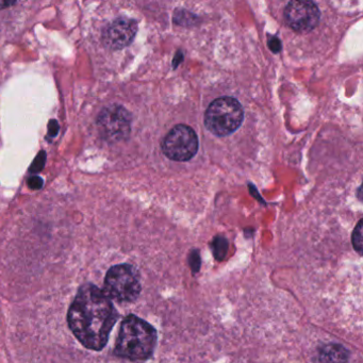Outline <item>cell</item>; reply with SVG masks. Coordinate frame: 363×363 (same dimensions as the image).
<instances>
[{"label":"cell","instance_id":"1","mask_svg":"<svg viewBox=\"0 0 363 363\" xmlns=\"http://www.w3.org/2000/svg\"><path fill=\"white\" fill-rule=\"evenodd\" d=\"M117 317L109 296L92 284L80 287L68 313L70 331L91 350L105 348Z\"/></svg>","mask_w":363,"mask_h":363},{"label":"cell","instance_id":"2","mask_svg":"<svg viewBox=\"0 0 363 363\" xmlns=\"http://www.w3.org/2000/svg\"><path fill=\"white\" fill-rule=\"evenodd\" d=\"M157 344V331L144 319L128 315L120 325L114 352L132 361L146 360Z\"/></svg>","mask_w":363,"mask_h":363},{"label":"cell","instance_id":"3","mask_svg":"<svg viewBox=\"0 0 363 363\" xmlns=\"http://www.w3.org/2000/svg\"><path fill=\"white\" fill-rule=\"evenodd\" d=\"M244 120L243 107L234 97H221L210 103L205 113L207 129L217 136L234 134Z\"/></svg>","mask_w":363,"mask_h":363},{"label":"cell","instance_id":"4","mask_svg":"<svg viewBox=\"0 0 363 363\" xmlns=\"http://www.w3.org/2000/svg\"><path fill=\"white\" fill-rule=\"evenodd\" d=\"M105 292L118 302H134L141 293V284L136 269L129 265H118L108 271Z\"/></svg>","mask_w":363,"mask_h":363},{"label":"cell","instance_id":"5","mask_svg":"<svg viewBox=\"0 0 363 363\" xmlns=\"http://www.w3.org/2000/svg\"><path fill=\"white\" fill-rule=\"evenodd\" d=\"M97 127L107 142H120L126 140L132 132V115L122 106H109L99 114Z\"/></svg>","mask_w":363,"mask_h":363},{"label":"cell","instance_id":"6","mask_svg":"<svg viewBox=\"0 0 363 363\" xmlns=\"http://www.w3.org/2000/svg\"><path fill=\"white\" fill-rule=\"evenodd\" d=\"M163 149L165 155L173 161H189L198 151L196 132L186 125L175 126L165 136Z\"/></svg>","mask_w":363,"mask_h":363},{"label":"cell","instance_id":"7","mask_svg":"<svg viewBox=\"0 0 363 363\" xmlns=\"http://www.w3.org/2000/svg\"><path fill=\"white\" fill-rule=\"evenodd\" d=\"M288 26L298 33L310 32L319 24L321 13L319 8L310 0L290 1L284 12Z\"/></svg>","mask_w":363,"mask_h":363},{"label":"cell","instance_id":"8","mask_svg":"<svg viewBox=\"0 0 363 363\" xmlns=\"http://www.w3.org/2000/svg\"><path fill=\"white\" fill-rule=\"evenodd\" d=\"M138 32L136 20L120 18L106 27L103 32V44L108 49L120 51L129 46Z\"/></svg>","mask_w":363,"mask_h":363},{"label":"cell","instance_id":"9","mask_svg":"<svg viewBox=\"0 0 363 363\" xmlns=\"http://www.w3.org/2000/svg\"><path fill=\"white\" fill-rule=\"evenodd\" d=\"M350 352L341 344H326L319 350V360L321 363H346Z\"/></svg>","mask_w":363,"mask_h":363},{"label":"cell","instance_id":"10","mask_svg":"<svg viewBox=\"0 0 363 363\" xmlns=\"http://www.w3.org/2000/svg\"><path fill=\"white\" fill-rule=\"evenodd\" d=\"M211 248H212L213 255H215V259L219 261L224 260L226 255H227L228 241L226 240L225 238H223V236H217V238L213 240Z\"/></svg>","mask_w":363,"mask_h":363},{"label":"cell","instance_id":"11","mask_svg":"<svg viewBox=\"0 0 363 363\" xmlns=\"http://www.w3.org/2000/svg\"><path fill=\"white\" fill-rule=\"evenodd\" d=\"M352 243L358 254L362 253V219L359 221L352 236Z\"/></svg>","mask_w":363,"mask_h":363},{"label":"cell","instance_id":"12","mask_svg":"<svg viewBox=\"0 0 363 363\" xmlns=\"http://www.w3.org/2000/svg\"><path fill=\"white\" fill-rule=\"evenodd\" d=\"M45 163H46V153L45 151H39V155L33 160L32 165H31L29 171L32 174L39 173V172L42 171L43 167H45Z\"/></svg>","mask_w":363,"mask_h":363},{"label":"cell","instance_id":"13","mask_svg":"<svg viewBox=\"0 0 363 363\" xmlns=\"http://www.w3.org/2000/svg\"><path fill=\"white\" fill-rule=\"evenodd\" d=\"M43 184H44V182L39 176H31L28 179V186L31 190H39L42 188Z\"/></svg>","mask_w":363,"mask_h":363},{"label":"cell","instance_id":"14","mask_svg":"<svg viewBox=\"0 0 363 363\" xmlns=\"http://www.w3.org/2000/svg\"><path fill=\"white\" fill-rule=\"evenodd\" d=\"M190 265L193 271L197 272L200 267V258H199L198 253L193 252L190 256Z\"/></svg>","mask_w":363,"mask_h":363},{"label":"cell","instance_id":"15","mask_svg":"<svg viewBox=\"0 0 363 363\" xmlns=\"http://www.w3.org/2000/svg\"><path fill=\"white\" fill-rule=\"evenodd\" d=\"M269 46L273 51V53H279L280 49H281V43H280L278 37H271L269 39Z\"/></svg>","mask_w":363,"mask_h":363},{"label":"cell","instance_id":"16","mask_svg":"<svg viewBox=\"0 0 363 363\" xmlns=\"http://www.w3.org/2000/svg\"><path fill=\"white\" fill-rule=\"evenodd\" d=\"M60 126L59 123H58L57 120H51L49 124V136L51 138H55L57 136L58 132H59Z\"/></svg>","mask_w":363,"mask_h":363},{"label":"cell","instance_id":"17","mask_svg":"<svg viewBox=\"0 0 363 363\" xmlns=\"http://www.w3.org/2000/svg\"><path fill=\"white\" fill-rule=\"evenodd\" d=\"M16 1H7V0H0V10L7 9V8L12 7L16 5Z\"/></svg>","mask_w":363,"mask_h":363}]
</instances>
